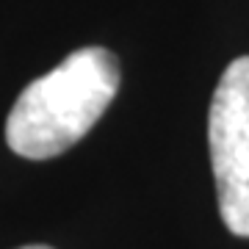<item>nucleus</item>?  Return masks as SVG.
Listing matches in <instances>:
<instances>
[{
	"mask_svg": "<svg viewBox=\"0 0 249 249\" xmlns=\"http://www.w3.org/2000/svg\"><path fill=\"white\" fill-rule=\"evenodd\" d=\"M119 61L106 47H80L31 80L6 119V144L19 158L47 160L78 144L119 91Z\"/></svg>",
	"mask_w": 249,
	"mask_h": 249,
	"instance_id": "nucleus-1",
	"label": "nucleus"
},
{
	"mask_svg": "<svg viewBox=\"0 0 249 249\" xmlns=\"http://www.w3.org/2000/svg\"><path fill=\"white\" fill-rule=\"evenodd\" d=\"M211 166L224 227L249 238V55L227 64L208 111Z\"/></svg>",
	"mask_w": 249,
	"mask_h": 249,
	"instance_id": "nucleus-2",
	"label": "nucleus"
},
{
	"mask_svg": "<svg viewBox=\"0 0 249 249\" xmlns=\"http://www.w3.org/2000/svg\"><path fill=\"white\" fill-rule=\"evenodd\" d=\"M19 249H53V247H47V244H31V247H19Z\"/></svg>",
	"mask_w": 249,
	"mask_h": 249,
	"instance_id": "nucleus-3",
	"label": "nucleus"
}]
</instances>
